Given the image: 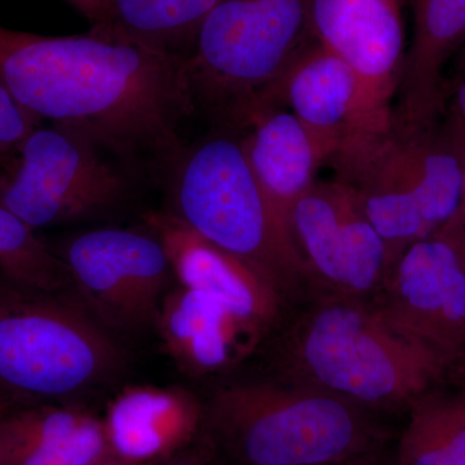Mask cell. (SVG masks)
I'll return each instance as SVG.
<instances>
[{
	"mask_svg": "<svg viewBox=\"0 0 465 465\" xmlns=\"http://www.w3.org/2000/svg\"><path fill=\"white\" fill-rule=\"evenodd\" d=\"M219 0H114L106 27L128 41L185 58Z\"/></svg>",
	"mask_w": 465,
	"mask_h": 465,
	"instance_id": "obj_21",
	"label": "cell"
},
{
	"mask_svg": "<svg viewBox=\"0 0 465 465\" xmlns=\"http://www.w3.org/2000/svg\"><path fill=\"white\" fill-rule=\"evenodd\" d=\"M157 322L173 356L194 375L228 369L258 341L222 302L188 287L164 296Z\"/></svg>",
	"mask_w": 465,
	"mask_h": 465,
	"instance_id": "obj_18",
	"label": "cell"
},
{
	"mask_svg": "<svg viewBox=\"0 0 465 465\" xmlns=\"http://www.w3.org/2000/svg\"><path fill=\"white\" fill-rule=\"evenodd\" d=\"M443 232V234L449 235L450 238H452L459 246L461 247L465 251V225L460 226L458 229H452V231H439Z\"/></svg>",
	"mask_w": 465,
	"mask_h": 465,
	"instance_id": "obj_28",
	"label": "cell"
},
{
	"mask_svg": "<svg viewBox=\"0 0 465 465\" xmlns=\"http://www.w3.org/2000/svg\"><path fill=\"white\" fill-rule=\"evenodd\" d=\"M327 164L356 194L393 266L407 247L439 232L457 211L465 142L443 118L425 125L391 119L384 133L342 143Z\"/></svg>",
	"mask_w": 465,
	"mask_h": 465,
	"instance_id": "obj_4",
	"label": "cell"
},
{
	"mask_svg": "<svg viewBox=\"0 0 465 465\" xmlns=\"http://www.w3.org/2000/svg\"><path fill=\"white\" fill-rule=\"evenodd\" d=\"M273 376L371 412L406 409L459 361L391 326L370 299L313 291L274 330Z\"/></svg>",
	"mask_w": 465,
	"mask_h": 465,
	"instance_id": "obj_2",
	"label": "cell"
},
{
	"mask_svg": "<svg viewBox=\"0 0 465 465\" xmlns=\"http://www.w3.org/2000/svg\"><path fill=\"white\" fill-rule=\"evenodd\" d=\"M2 158L0 204L34 231L114 213L142 174L88 131L63 124L39 125Z\"/></svg>",
	"mask_w": 465,
	"mask_h": 465,
	"instance_id": "obj_8",
	"label": "cell"
},
{
	"mask_svg": "<svg viewBox=\"0 0 465 465\" xmlns=\"http://www.w3.org/2000/svg\"><path fill=\"white\" fill-rule=\"evenodd\" d=\"M84 465H136V464L127 463V461L121 460V459L109 458V459H104V460L94 461V463H88V464H84Z\"/></svg>",
	"mask_w": 465,
	"mask_h": 465,
	"instance_id": "obj_29",
	"label": "cell"
},
{
	"mask_svg": "<svg viewBox=\"0 0 465 465\" xmlns=\"http://www.w3.org/2000/svg\"><path fill=\"white\" fill-rule=\"evenodd\" d=\"M112 329L60 291L0 281V393L21 402L72 399L124 370Z\"/></svg>",
	"mask_w": 465,
	"mask_h": 465,
	"instance_id": "obj_7",
	"label": "cell"
},
{
	"mask_svg": "<svg viewBox=\"0 0 465 465\" xmlns=\"http://www.w3.org/2000/svg\"><path fill=\"white\" fill-rule=\"evenodd\" d=\"M463 225H465V168L463 173V183H461L460 201H459L457 211H455L451 219H450L449 222L440 229V231H452V229H458Z\"/></svg>",
	"mask_w": 465,
	"mask_h": 465,
	"instance_id": "obj_27",
	"label": "cell"
},
{
	"mask_svg": "<svg viewBox=\"0 0 465 465\" xmlns=\"http://www.w3.org/2000/svg\"><path fill=\"white\" fill-rule=\"evenodd\" d=\"M412 39L394 101L401 124H432L443 114L449 64L465 45V0H407Z\"/></svg>",
	"mask_w": 465,
	"mask_h": 465,
	"instance_id": "obj_15",
	"label": "cell"
},
{
	"mask_svg": "<svg viewBox=\"0 0 465 465\" xmlns=\"http://www.w3.org/2000/svg\"><path fill=\"white\" fill-rule=\"evenodd\" d=\"M201 418L197 405L183 391L143 387L119 394L104 425L116 459L148 465L185 443Z\"/></svg>",
	"mask_w": 465,
	"mask_h": 465,
	"instance_id": "obj_19",
	"label": "cell"
},
{
	"mask_svg": "<svg viewBox=\"0 0 465 465\" xmlns=\"http://www.w3.org/2000/svg\"><path fill=\"white\" fill-rule=\"evenodd\" d=\"M67 2L78 9L94 29H106L112 23L114 0H67Z\"/></svg>",
	"mask_w": 465,
	"mask_h": 465,
	"instance_id": "obj_24",
	"label": "cell"
},
{
	"mask_svg": "<svg viewBox=\"0 0 465 465\" xmlns=\"http://www.w3.org/2000/svg\"><path fill=\"white\" fill-rule=\"evenodd\" d=\"M183 57L109 30L45 36L0 26V84L33 114L88 131L137 170H170L193 110Z\"/></svg>",
	"mask_w": 465,
	"mask_h": 465,
	"instance_id": "obj_1",
	"label": "cell"
},
{
	"mask_svg": "<svg viewBox=\"0 0 465 465\" xmlns=\"http://www.w3.org/2000/svg\"><path fill=\"white\" fill-rule=\"evenodd\" d=\"M324 465H388L381 454V449L375 451L367 452L360 457L347 459V460L338 461V463H330Z\"/></svg>",
	"mask_w": 465,
	"mask_h": 465,
	"instance_id": "obj_26",
	"label": "cell"
},
{
	"mask_svg": "<svg viewBox=\"0 0 465 465\" xmlns=\"http://www.w3.org/2000/svg\"><path fill=\"white\" fill-rule=\"evenodd\" d=\"M163 465H222L213 451H192L180 457L168 459Z\"/></svg>",
	"mask_w": 465,
	"mask_h": 465,
	"instance_id": "obj_25",
	"label": "cell"
},
{
	"mask_svg": "<svg viewBox=\"0 0 465 465\" xmlns=\"http://www.w3.org/2000/svg\"><path fill=\"white\" fill-rule=\"evenodd\" d=\"M180 286L222 302L256 339L274 332L290 302L268 275L250 262L203 240L173 213L150 217Z\"/></svg>",
	"mask_w": 465,
	"mask_h": 465,
	"instance_id": "obj_13",
	"label": "cell"
},
{
	"mask_svg": "<svg viewBox=\"0 0 465 465\" xmlns=\"http://www.w3.org/2000/svg\"><path fill=\"white\" fill-rule=\"evenodd\" d=\"M391 465H465V390H432L407 407Z\"/></svg>",
	"mask_w": 465,
	"mask_h": 465,
	"instance_id": "obj_20",
	"label": "cell"
},
{
	"mask_svg": "<svg viewBox=\"0 0 465 465\" xmlns=\"http://www.w3.org/2000/svg\"><path fill=\"white\" fill-rule=\"evenodd\" d=\"M322 150L326 164L360 125L361 88L351 67L316 39L292 61L273 97Z\"/></svg>",
	"mask_w": 465,
	"mask_h": 465,
	"instance_id": "obj_14",
	"label": "cell"
},
{
	"mask_svg": "<svg viewBox=\"0 0 465 465\" xmlns=\"http://www.w3.org/2000/svg\"><path fill=\"white\" fill-rule=\"evenodd\" d=\"M311 0H219L183 60L193 110L242 131L273 97L292 61L313 39Z\"/></svg>",
	"mask_w": 465,
	"mask_h": 465,
	"instance_id": "obj_6",
	"label": "cell"
},
{
	"mask_svg": "<svg viewBox=\"0 0 465 465\" xmlns=\"http://www.w3.org/2000/svg\"><path fill=\"white\" fill-rule=\"evenodd\" d=\"M0 273L9 282L42 291L69 286L66 264L35 231L0 204Z\"/></svg>",
	"mask_w": 465,
	"mask_h": 465,
	"instance_id": "obj_22",
	"label": "cell"
},
{
	"mask_svg": "<svg viewBox=\"0 0 465 465\" xmlns=\"http://www.w3.org/2000/svg\"><path fill=\"white\" fill-rule=\"evenodd\" d=\"M41 122L0 84V157L16 149Z\"/></svg>",
	"mask_w": 465,
	"mask_h": 465,
	"instance_id": "obj_23",
	"label": "cell"
},
{
	"mask_svg": "<svg viewBox=\"0 0 465 465\" xmlns=\"http://www.w3.org/2000/svg\"><path fill=\"white\" fill-rule=\"evenodd\" d=\"M170 170L180 223L268 275L290 305L312 292L307 266L251 168L240 131L213 128Z\"/></svg>",
	"mask_w": 465,
	"mask_h": 465,
	"instance_id": "obj_5",
	"label": "cell"
},
{
	"mask_svg": "<svg viewBox=\"0 0 465 465\" xmlns=\"http://www.w3.org/2000/svg\"><path fill=\"white\" fill-rule=\"evenodd\" d=\"M406 3L311 0L312 36L344 60L360 82V125L351 139L384 133L391 127L407 51Z\"/></svg>",
	"mask_w": 465,
	"mask_h": 465,
	"instance_id": "obj_11",
	"label": "cell"
},
{
	"mask_svg": "<svg viewBox=\"0 0 465 465\" xmlns=\"http://www.w3.org/2000/svg\"><path fill=\"white\" fill-rule=\"evenodd\" d=\"M247 158L275 213L289 225L293 204L317 182L322 150L287 108L260 113L242 131Z\"/></svg>",
	"mask_w": 465,
	"mask_h": 465,
	"instance_id": "obj_17",
	"label": "cell"
},
{
	"mask_svg": "<svg viewBox=\"0 0 465 465\" xmlns=\"http://www.w3.org/2000/svg\"><path fill=\"white\" fill-rule=\"evenodd\" d=\"M113 454L104 421L60 405L0 406V465H84Z\"/></svg>",
	"mask_w": 465,
	"mask_h": 465,
	"instance_id": "obj_16",
	"label": "cell"
},
{
	"mask_svg": "<svg viewBox=\"0 0 465 465\" xmlns=\"http://www.w3.org/2000/svg\"><path fill=\"white\" fill-rule=\"evenodd\" d=\"M222 465H324L382 449L374 412L272 376L217 388L203 414Z\"/></svg>",
	"mask_w": 465,
	"mask_h": 465,
	"instance_id": "obj_3",
	"label": "cell"
},
{
	"mask_svg": "<svg viewBox=\"0 0 465 465\" xmlns=\"http://www.w3.org/2000/svg\"><path fill=\"white\" fill-rule=\"evenodd\" d=\"M56 253L85 307L109 329H143L157 321L173 274L155 232L94 229L76 235Z\"/></svg>",
	"mask_w": 465,
	"mask_h": 465,
	"instance_id": "obj_10",
	"label": "cell"
},
{
	"mask_svg": "<svg viewBox=\"0 0 465 465\" xmlns=\"http://www.w3.org/2000/svg\"><path fill=\"white\" fill-rule=\"evenodd\" d=\"M372 302L399 331L465 357V251L449 235L407 247Z\"/></svg>",
	"mask_w": 465,
	"mask_h": 465,
	"instance_id": "obj_12",
	"label": "cell"
},
{
	"mask_svg": "<svg viewBox=\"0 0 465 465\" xmlns=\"http://www.w3.org/2000/svg\"><path fill=\"white\" fill-rule=\"evenodd\" d=\"M290 231L312 292L375 299L391 269L385 242L354 192L333 177L317 180L293 204Z\"/></svg>",
	"mask_w": 465,
	"mask_h": 465,
	"instance_id": "obj_9",
	"label": "cell"
}]
</instances>
